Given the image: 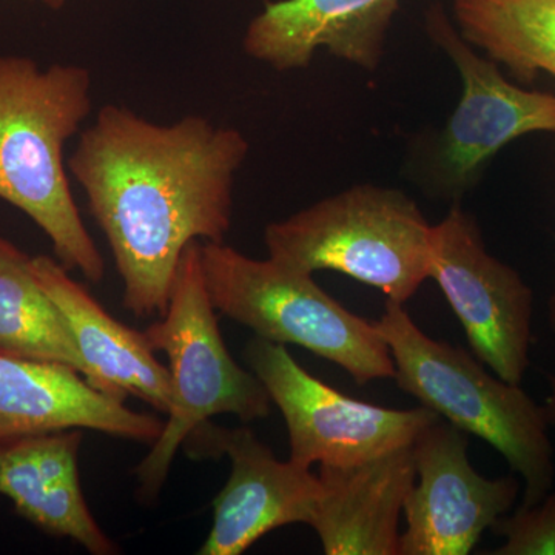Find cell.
I'll list each match as a JSON object with an SVG mask.
<instances>
[{"label": "cell", "instance_id": "6da1fadb", "mask_svg": "<svg viewBox=\"0 0 555 555\" xmlns=\"http://www.w3.org/2000/svg\"><path fill=\"white\" fill-rule=\"evenodd\" d=\"M248 153L235 127L199 115L158 124L118 104L80 133L68 171L112 248L131 313L163 317L185 248L224 243Z\"/></svg>", "mask_w": 555, "mask_h": 555}, {"label": "cell", "instance_id": "7a4b0ae2", "mask_svg": "<svg viewBox=\"0 0 555 555\" xmlns=\"http://www.w3.org/2000/svg\"><path fill=\"white\" fill-rule=\"evenodd\" d=\"M91 86L83 65L40 68L31 57L0 54V199L46 233L65 269L100 283L104 257L73 198L64 159L93 112Z\"/></svg>", "mask_w": 555, "mask_h": 555}, {"label": "cell", "instance_id": "3957f363", "mask_svg": "<svg viewBox=\"0 0 555 555\" xmlns=\"http://www.w3.org/2000/svg\"><path fill=\"white\" fill-rule=\"evenodd\" d=\"M375 326L389 347L398 387L499 451L524 478L521 506L537 505L553 491L554 448L542 404L520 385L489 374L463 347L426 335L400 302L387 299Z\"/></svg>", "mask_w": 555, "mask_h": 555}, {"label": "cell", "instance_id": "277c9868", "mask_svg": "<svg viewBox=\"0 0 555 555\" xmlns=\"http://www.w3.org/2000/svg\"><path fill=\"white\" fill-rule=\"evenodd\" d=\"M203 243L185 248L166 313L144 331L155 352L169 358L170 408L163 430L134 474L139 496L158 499L179 448L211 416L230 414L250 423L270 414L268 390L254 372L230 356L217 309L204 280Z\"/></svg>", "mask_w": 555, "mask_h": 555}, {"label": "cell", "instance_id": "5b68a950", "mask_svg": "<svg viewBox=\"0 0 555 555\" xmlns=\"http://www.w3.org/2000/svg\"><path fill=\"white\" fill-rule=\"evenodd\" d=\"M264 243L291 268L334 270L404 305L429 280L433 225L401 190L363 184L270 222Z\"/></svg>", "mask_w": 555, "mask_h": 555}, {"label": "cell", "instance_id": "8992f818", "mask_svg": "<svg viewBox=\"0 0 555 555\" xmlns=\"http://www.w3.org/2000/svg\"><path fill=\"white\" fill-rule=\"evenodd\" d=\"M201 258L214 308L257 337L305 347L345 369L357 385L396 375L375 323L339 305L312 273L270 257H246L224 243H203Z\"/></svg>", "mask_w": 555, "mask_h": 555}, {"label": "cell", "instance_id": "52a82bcc", "mask_svg": "<svg viewBox=\"0 0 555 555\" xmlns=\"http://www.w3.org/2000/svg\"><path fill=\"white\" fill-rule=\"evenodd\" d=\"M426 30L454 62L463 91L447 126L434 134L416 163L426 190L438 198L460 201L507 144L526 134L555 133V94L514 86L495 61L473 50L441 10L427 14Z\"/></svg>", "mask_w": 555, "mask_h": 555}, {"label": "cell", "instance_id": "ba28073f", "mask_svg": "<svg viewBox=\"0 0 555 555\" xmlns=\"http://www.w3.org/2000/svg\"><path fill=\"white\" fill-rule=\"evenodd\" d=\"M244 358L286 422L292 462L302 466L367 462L411 447L426 426L441 420L425 406L401 411L347 397L269 339L248 341Z\"/></svg>", "mask_w": 555, "mask_h": 555}, {"label": "cell", "instance_id": "9c48e42d", "mask_svg": "<svg viewBox=\"0 0 555 555\" xmlns=\"http://www.w3.org/2000/svg\"><path fill=\"white\" fill-rule=\"evenodd\" d=\"M429 278L465 328L474 356L496 377L521 385L531 364L534 292L489 254L476 218L459 204L433 225Z\"/></svg>", "mask_w": 555, "mask_h": 555}, {"label": "cell", "instance_id": "30bf717a", "mask_svg": "<svg viewBox=\"0 0 555 555\" xmlns=\"http://www.w3.org/2000/svg\"><path fill=\"white\" fill-rule=\"evenodd\" d=\"M466 433L443 418L412 443L416 480L404 502L400 555H467L517 502L514 476L486 478L470 465Z\"/></svg>", "mask_w": 555, "mask_h": 555}, {"label": "cell", "instance_id": "8fae6325", "mask_svg": "<svg viewBox=\"0 0 555 555\" xmlns=\"http://www.w3.org/2000/svg\"><path fill=\"white\" fill-rule=\"evenodd\" d=\"M184 444L195 456L228 455L232 466L199 555H240L278 528L312 525L323 495L320 476L291 459L278 460L254 430L204 423Z\"/></svg>", "mask_w": 555, "mask_h": 555}, {"label": "cell", "instance_id": "7c38bea8", "mask_svg": "<svg viewBox=\"0 0 555 555\" xmlns=\"http://www.w3.org/2000/svg\"><path fill=\"white\" fill-rule=\"evenodd\" d=\"M400 0H278L248 24L244 53L278 72L309 67L320 49L374 72Z\"/></svg>", "mask_w": 555, "mask_h": 555}, {"label": "cell", "instance_id": "4fadbf2b", "mask_svg": "<svg viewBox=\"0 0 555 555\" xmlns=\"http://www.w3.org/2000/svg\"><path fill=\"white\" fill-rule=\"evenodd\" d=\"M166 420L142 414L64 364L0 356V443L11 438L90 429L155 443Z\"/></svg>", "mask_w": 555, "mask_h": 555}, {"label": "cell", "instance_id": "5bb4252c", "mask_svg": "<svg viewBox=\"0 0 555 555\" xmlns=\"http://www.w3.org/2000/svg\"><path fill=\"white\" fill-rule=\"evenodd\" d=\"M80 429L35 434L0 443V495L22 518L93 555L118 554L94 520L79 480Z\"/></svg>", "mask_w": 555, "mask_h": 555}, {"label": "cell", "instance_id": "9a60e30c", "mask_svg": "<svg viewBox=\"0 0 555 555\" xmlns=\"http://www.w3.org/2000/svg\"><path fill=\"white\" fill-rule=\"evenodd\" d=\"M31 264L39 283L67 321L90 385L119 401L129 396L141 398L159 414L167 415L170 372L155 357L144 332L109 315L57 259L39 255L31 259Z\"/></svg>", "mask_w": 555, "mask_h": 555}, {"label": "cell", "instance_id": "2e32d148", "mask_svg": "<svg viewBox=\"0 0 555 555\" xmlns=\"http://www.w3.org/2000/svg\"><path fill=\"white\" fill-rule=\"evenodd\" d=\"M310 528L327 555H400V516L415 483L411 447L350 466H320Z\"/></svg>", "mask_w": 555, "mask_h": 555}, {"label": "cell", "instance_id": "e0dca14e", "mask_svg": "<svg viewBox=\"0 0 555 555\" xmlns=\"http://www.w3.org/2000/svg\"><path fill=\"white\" fill-rule=\"evenodd\" d=\"M31 259L0 236V356L64 364L87 377L67 321Z\"/></svg>", "mask_w": 555, "mask_h": 555}, {"label": "cell", "instance_id": "ac0fdd59", "mask_svg": "<svg viewBox=\"0 0 555 555\" xmlns=\"http://www.w3.org/2000/svg\"><path fill=\"white\" fill-rule=\"evenodd\" d=\"M460 35L520 82L555 78V0H452Z\"/></svg>", "mask_w": 555, "mask_h": 555}, {"label": "cell", "instance_id": "d6986e66", "mask_svg": "<svg viewBox=\"0 0 555 555\" xmlns=\"http://www.w3.org/2000/svg\"><path fill=\"white\" fill-rule=\"evenodd\" d=\"M506 543L494 555L555 554V491L532 506H520L513 516H503L491 526Z\"/></svg>", "mask_w": 555, "mask_h": 555}, {"label": "cell", "instance_id": "ffe728a7", "mask_svg": "<svg viewBox=\"0 0 555 555\" xmlns=\"http://www.w3.org/2000/svg\"><path fill=\"white\" fill-rule=\"evenodd\" d=\"M547 379H550L551 392L546 398L545 404H543V409H545L547 423L555 429V377L550 375Z\"/></svg>", "mask_w": 555, "mask_h": 555}, {"label": "cell", "instance_id": "44dd1931", "mask_svg": "<svg viewBox=\"0 0 555 555\" xmlns=\"http://www.w3.org/2000/svg\"><path fill=\"white\" fill-rule=\"evenodd\" d=\"M27 2L40 3V5L47 7V9L56 11L61 10L67 3V0H27Z\"/></svg>", "mask_w": 555, "mask_h": 555}, {"label": "cell", "instance_id": "7402d4cb", "mask_svg": "<svg viewBox=\"0 0 555 555\" xmlns=\"http://www.w3.org/2000/svg\"><path fill=\"white\" fill-rule=\"evenodd\" d=\"M550 324L551 328L555 332V287L553 295H551L550 299Z\"/></svg>", "mask_w": 555, "mask_h": 555}]
</instances>
